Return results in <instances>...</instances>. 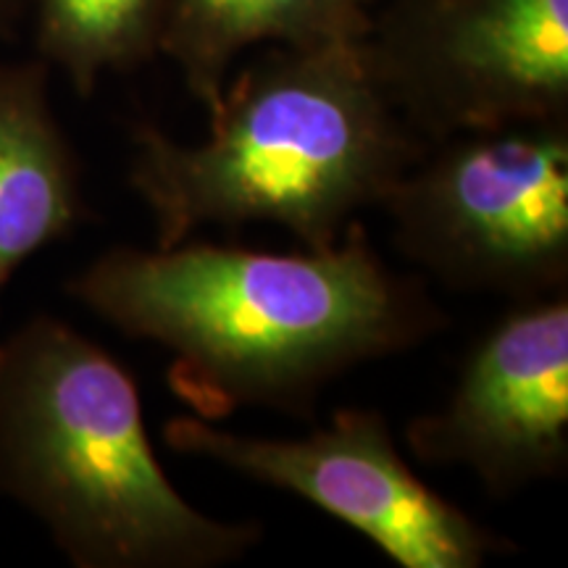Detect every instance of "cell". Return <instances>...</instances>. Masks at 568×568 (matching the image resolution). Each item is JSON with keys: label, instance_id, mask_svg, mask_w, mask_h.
<instances>
[{"label": "cell", "instance_id": "obj_11", "mask_svg": "<svg viewBox=\"0 0 568 568\" xmlns=\"http://www.w3.org/2000/svg\"><path fill=\"white\" fill-rule=\"evenodd\" d=\"M24 0H0V40H17Z\"/></svg>", "mask_w": 568, "mask_h": 568}, {"label": "cell", "instance_id": "obj_10", "mask_svg": "<svg viewBox=\"0 0 568 568\" xmlns=\"http://www.w3.org/2000/svg\"><path fill=\"white\" fill-rule=\"evenodd\" d=\"M169 0H34L38 59L61 69L80 98L105 71H130L161 53Z\"/></svg>", "mask_w": 568, "mask_h": 568}, {"label": "cell", "instance_id": "obj_6", "mask_svg": "<svg viewBox=\"0 0 568 568\" xmlns=\"http://www.w3.org/2000/svg\"><path fill=\"white\" fill-rule=\"evenodd\" d=\"M163 443L314 503L403 568H479L516 550L410 471L379 410L339 408L329 426L301 439L247 437L174 416Z\"/></svg>", "mask_w": 568, "mask_h": 568}, {"label": "cell", "instance_id": "obj_4", "mask_svg": "<svg viewBox=\"0 0 568 568\" xmlns=\"http://www.w3.org/2000/svg\"><path fill=\"white\" fill-rule=\"evenodd\" d=\"M382 209L397 251L445 287L529 303L568 282V122L426 148Z\"/></svg>", "mask_w": 568, "mask_h": 568}, {"label": "cell", "instance_id": "obj_3", "mask_svg": "<svg viewBox=\"0 0 568 568\" xmlns=\"http://www.w3.org/2000/svg\"><path fill=\"white\" fill-rule=\"evenodd\" d=\"M0 495L77 568H216L261 542L184 500L159 464L126 368L61 318L0 339Z\"/></svg>", "mask_w": 568, "mask_h": 568}, {"label": "cell", "instance_id": "obj_1", "mask_svg": "<svg viewBox=\"0 0 568 568\" xmlns=\"http://www.w3.org/2000/svg\"><path fill=\"white\" fill-rule=\"evenodd\" d=\"M67 293L122 335L166 347L169 389L213 424L240 408L311 418L351 368L447 326L422 280L393 272L358 222L305 253L111 247Z\"/></svg>", "mask_w": 568, "mask_h": 568}, {"label": "cell", "instance_id": "obj_5", "mask_svg": "<svg viewBox=\"0 0 568 568\" xmlns=\"http://www.w3.org/2000/svg\"><path fill=\"white\" fill-rule=\"evenodd\" d=\"M364 45L426 145L568 122V0H382Z\"/></svg>", "mask_w": 568, "mask_h": 568}, {"label": "cell", "instance_id": "obj_9", "mask_svg": "<svg viewBox=\"0 0 568 568\" xmlns=\"http://www.w3.org/2000/svg\"><path fill=\"white\" fill-rule=\"evenodd\" d=\"M382 0H169L161 53L209 113L247 48L366 40Z\"/></svg>", "mask_w": 568, "mask_h": 568}, {"label": "cell", "instance_id": "obj_2", "mask_svg": "<svg viewBox=\"0 0 568 568\" xmlns=\"http://www.w3.org/2000/svg\"><path fill=\"white\" fill-rule=\"evenodd\" d=\"M209 126L201 145L153 124L132 132L126 180L159 247L209 224L264 222L326 251L429 148L389 103L364 40L272 45L224 84Z\"/></svg>", "mask_w": 568, "mask_h": 568}, {"label": "cell", "instance_id": "obj_8", "mask_svg": "<svg viewBox=\"0 0 568 568\" xmlns=\"http://www.w3.org/2000/svg\"><path fill=\"white\" fill-rule=\"evenodd\" d=\"M48 80L51 67L40 59L0 63V295L34 253L90 219Z\"/></svg>", "mask_w": 568, "mask_h": 568}, {"label": "cell", "instance_id": "obj_7", "mask_svg": "<svg viewBox=\"0 0 568 568\" xmlns=\"http://www.w3.org/2000/svg\"><path fill=\"white\" fill-rule=\"evenodd\" d=\"M406 443L422 464L460 466L508 497L568 464V301L524 303L468 355L443 408L414 418Z\"/></svg>", "mask_w": 568, "mask_h": 568}]
</instances>
